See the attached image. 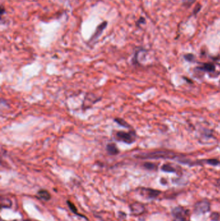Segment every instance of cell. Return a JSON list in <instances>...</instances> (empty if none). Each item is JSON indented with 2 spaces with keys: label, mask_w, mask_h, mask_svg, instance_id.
<instances>
[{
  "label": "cell",
  "mask_w": 220,
  "mask_h": 221,
  "mask_svg": "<svg viewBox=\"0 0 220 221\" xmlns=\"http://www.w3.org/2000/svg\"><path fill=\"white\" fill-rule=\"evenodd\" d=\"M106 150L110 155H116L119 153V151L114 143H110L106 145Z\"/></svg>",
  "instance_id": "30bf717a"
},
{
  "label": "cell",
  "mask_w": 220,
  "mask_h": 221,
  "mask_svg": "<svg viewBox=\"0 0 220 221\" xmlns=\"http://www.w3.org/2000/svg\"><path fill=\"white\" fill-rule=\"evenodd\" d=\"M2 221H6V220H2ZM12 221H17V220H12Z\"/></svg>",
  "instance_id": "ffe728a7"
},
{
  "label": "cell",
  "mask_w": 220,
  "mask_h": 221,
  "mask_svg": "<svg viewBox=\"0 0 220 221\" xmlns=\"http://www.w3.org/2000/svg\"><path fill=\"white\" fill-rule=\"evenodd\" d=\"M189 211L185 210L182 206H177L172 210V214L174 218L173 221H190L187 219Z\"/></svg>",
  "instance_id": "277c9868"
},
{
  "label": "cell",
  "mask_w": 220,
  "mask_h": 221,
  "mask_svg": "<svg viewBox=\"0 0 220 221\" xmlns=\"http://www.w3.org/2000/svg\"><path fill=\"white\" fill-rule=\"evenodd\" d=\"M141 191L145 193L148 199H151L157 198L161 193V191L156 190V189H154L151 188H142Z\"/></svg>",
  "instance_id": "52a82bcc"
},
{
  "label": "cell",
  "mask_w": 220,
  "mask_h": 221,
  "mask_svg": "<svg viewBox=\"0 0 220 221\" xmlns=\"http://www.w3.org/2000/svg\"><path fill=\"white\" fill-rule=\"evenodd\" d=\"M1 206H2V208H9L12 206V201L7 198H4V197H1Z\"/></svg>",
  "instance_id": "7c38bea8"
},
{
  "label": "cell",
  "mask_w": 220,
  "mask_h": 221,
  "mask_svg": "<svg viewBox=\"0 0 220 221\" xmlns=\"http://www.w3.org/2000/svg\"><path fill=\"white\" fill-rule=\"evenodd\" d=\"M210 210V203L207 199L197 202L194 204L193 212L196 215H202L209 212Z\"/></svg>",
  "instance_id": "3957f363"
},
{
  "label": "cell",
  "mask_w": 220,
  "mask_h": 221,
  "mask_svg": "<svg viewBox=\"0 0 220 221\" xmlns=\"http://www.w3.org/2000/svg\"><path fill=\"white\" fill-rule=\"evenodd\" d=\"M183 1V4L186 7H191V6L196 1V0H182Z\"/></svg>",
  "instance_id": "ac0fdd59"
},
{
  "label": "cell",
  "mask_w": 220,
  "mask_h": 221,
  "mask_svg": "<svg viewBox=\"0 0 220 221\" xmlns=\"http://www.w3.org/2000/svg\"><path fill=\"white\" fill-rule=\"evenodd\" d=\"M67 205H68V207H69V209L71 210V211L73 213H74L75 215H78V216H79V217H81L84 218V219H85L86 220H88V219H87L85 216H84V215H81V214H80V213H78V210H77V208H76V206L74 205V204L73 203H72V202H71L69 200H67Z\"/></svg>",
  "instance_id": "8fae6325"
},
{
  "label": "cell",
  "mask_w": 220,
  "mask_h": 221,
  "mask_svg": "<svg viewBox=\"0 0 220 221\" xmlns=\"http://www.w3.org/2000/svg\"><path fill=\"white\" fill-rule=\"evenodd\" d=\"M136 158L140 159H173L177 157V155L170 151H155V152L142 153L135 155Z\"/></svg>",
  "instance_id": "6da1fadb"
},
{
  "label": "cell",
  "mask_w": 220,
  "mask_h": 221,
  "mask_svg": "<svg viewBox=\"0 0 220 221\" xmlns=\"http://www.w3.org/2000/svg\"><path fill=\"white\" fill-rule=\"evenodd\" d=\"M37 197L44 201H48L51 199V195L46 189H40L37 193Z\"/></svg>",
  "instance_id": "9c48e42d"
},
{
  "label": "cell",
  "mask_w": 220,
  "mask_h": 221,
  "mask_svg": "<svg viewBox=\"0 0 220 221\" xmlns=\"http://www.w3.org/2000/svg\"><path fill=\"white\" fill-rule=\"evenodd\" d=\"M106 26H107V22H103L101 24H99L97 27L94 34L91 37V39L89 40V43H94V42L96 41L99 37V36H101L102 34L103 33V30L106 29Z\"/></svg>",
  "instance_id": "8992f818"
},
{
  "label": "cell",
  "mask_w": 220,
  "mask_h": 221,
  "mask_svg": "<svg viewBox=\"0 0 220 221\" xmlns=\"http://www.w3.org/2000/svg\"><path fill=\"white\" fill-rule=\"evenodd\" d=\"M210 218L212 221H219L220 214L218 212H213L211 213Z\"/></svg>",
  "instance_id": "2e32d148"
},
{
  "label": "cell",
  "mask_w": 220,
  "mask_h": 221,
  "mask_svg": "<svg viewBox=\"0 0 220 221\" xmlns=\"http://www.w3.org/2000/svg\"><path fill=\"white\" fill-rule=\"evenodd\" d=\"M136 132L133 130L128 132L119 131L116 132L114 135V138L116 140L127 144H133L136 140Z\"/></svg>",
  "instance_id": "7a4b0ae2"
},
{
  "label": "cell",
  "mask_w": 220,
  "mask_h": 221,
  "mask_svg": "<svg viewBox=\"0 0 220 221\" xmlns=\"http://www.w3.org/2000/svg\"><path fill=\"white\" fill-rule=\"evenodd\" d=\"M114 121H115L116 123H118V124H119L120 125L123 126V127H125V128H128V129L131 128L130 125L127 122H125V121L124 120H123V119H122V118H115V119H114Z\"/></svg>",
  "instance_id": "5bb4252c"
},
{
  "label": "cell",
  "mask_w": 220,
  "mask_h": 221,
  "mask_svg": "<svg viewBox=\"0 0 220 221\" xmlns=\"http://www.w3.org/2000/svg\"><path fill=\"white\" fill-rule=\"evenodd\" d=\"M129 207L131 214L134 216L141 215L145 211V205L141 203H138V202H135V203L130 204Z\"/></svg>",
  "instance_id": "5b68a950"
},
{
  "label": "cell",
  "mask_w": 220,
  "mask_h": 221,
  "mask_svg": "<svg viewBox=\"0 0 220 221\" xmlns=\"http://www.w3.org/2000/svg\"><path fill=\"white\" fill-rule=\"evenodd\" d=\"M161 170L163 172H167V173H176V169L172 166L169 165V164H164V165L161 167Z\"/></svg>",
  "instance_id": "4fadbf2b"
},
{
  "label": "cell",
  "mask_w": 220,
  "mask_h": 221,
  "mask_svg": "<svg viewBox=\"0 0 220 221\" xmlns=\"http://www.w3.org/2000/svg\"><path fill=\"white\" fill-rule=\"evenodd\" d=\"M23 221H33V220H30V219H26V220H24Z\"/></svg>",
  "instance_id": "d6986e66"
},
{
  "label": "cell",
  "mask_w": 220,
  "mask_h": 221,
  "mask_svg": "<svg viewBox=\"0 0 220 221\" xmlns=\"http://www.w3.org/2000/svg\"><path fill=\"white\" fill-rule=\"evenodd\" d=\"M143 167L148 170H156L157 169L156 164L151 162H145L143 164Z\"/></svg>",
  "instance_id": "9a60e30c"
},
{
  "label": "cell",
  "mask_w": 220,
  "mask_h": 221,
  "mask_svg": "<svg viewBox=\"0 0 220 221\" xmlns=\"http://www.w3.org/2000/svg\"><path fill=\"white\" fill-rule=\"evenodd\" d=\"M184 58L188 61L193 62L194 61V56L192 54H187L184 56Z\"/></svg>",
  "instance_id": "e0dca14e"
},
{
  "label": "cell",
  "mask_w": 220,
  "mask_h": 221,
  "mask_svg": "<svg viewBox=\"0 0 220 221\" xmlns=\"http://www.w3.org/2000/svg\"><path fill=\"white\" fill-rule=\"evenodd\" d=\"M196 69L201 71H204L206 73H214L216 70V66L211 63H204L202 65L196 68Z\"/></svg>",
  "instance_id": "ba28073f"
}]
</instances>
